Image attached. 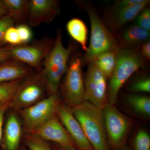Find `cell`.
<instances>
[{
    "label": "cell",
    "mask_w": 150,
    "mask_h": 150,
    "mask_svg": "<svg viewBox=\"0 0 150 150\" xmlns=\"http://www.w3.org/2000/svg\"><path fill=\"white\" fill-rule=\"evenodd\" d=\"M71 109L93 150H109L102 109L86 101Z\"/></svg>",
    "instance_id": "6da1fadb"
},
{
    "label": "cell",
    "mask_w": 150,
    "mask_h": 150,
    "mask_svg": "<svg viewBox=\"0 0 150 150\" xmlns=\"http://www.w3.org/2000/svg\"><path fill=\"white\" fill-rule=\"evenodd\" d=\"M74 48L73 45L65 47L62 32H57L54 46L43 63L48 96L58 93L61 80L67 73L69 59Z\"/></svg>",
    "instance_id": "7a4b0ae2"
},
{
    "label": "cell",
    "mask_w": 150,
    "mask_h": 150,
    "mask_svg": "<svg viewBox=\"0 0 150 150\" xmlns=\"http://www.w3.org/2000/svg\"><path fill=\"white\" fill-rule=\"evenodd\" d=\"M145 59L132 48H119L116 52V64L109 78L108 103L114 105L121 87L134 73L145 65Z\"/></svg>",
    "instance_id": "3957f363"
},
{
    "label": "cell",
    "mask_w": 150,
    "mask_h": 150,
    "mask_svg": "<svg viewBox=\"0 0 150 150\" xmlns=\"http://www.w3.org/2000/svg\"><path fill=\"white\" fill-rule=\"evenodd\" d=\"M85 8L90 21L91 32L89 46L82 61L88 64L98 55L117 51L119 47L115 36L105 26L94 7L87 4Z\"/></svg>",
    "instance_id": "277c9868"
},
{
    "label": "cell",
    "mask_w": 150,
    "mask_h": 150,
    "mask_svg": "<svg viewBox=\"0 0 150 150\" xmlns=\"http://www.w3.org/2000/svg\"><path fill=\"white\" fill-rule=\"evenodd\" d=\"M58 93L48 96L35 104L18 111L24 134H32L56 113L60 104Z\"/></svg>",
    "instance_id": "5b68a950"
},
{
    "label": "cell",
    "mask_w": 150,
    "mask_h": 150,
    "mask_svg": "<svg viewBox=\"0 0 150 150\" xmlns=\"http://www.w3.org/2000/svg\"><path fill=\"white\" fill-rule=\"evenodd\" d=\"M46 93V81L43 70L23 80L11 99L9 110L18 112L43 99Z\"/></svg>",
    "instance_id": "8992f818"
},
{
    "label": "cell",
    "mask_w": 150,
    "mask_h": 150,
    "mask_svg": "<svg viewBox=\"0 0 150 150\" xmlns=\"http://www.w3.org/2000/svg\"><path fill=\"white\" fill-rule=\"evenodd\" d=\"M55 39L44 38L30 44L17 46H6L11 59L39 71L42 65L54 46Z\"/></svg>",
    "instance_id": "52a82bcc"
},
{
    "label": "cell",
    "mask_w": 150,
    "mask_h": 150,
    "mask_svg": "<svg viewBox=\"0 0 150 150\" xmlns=\"http://www.w3.org/2000/svg\"><path fill=\"white\" fill-rule=\"evenodd\" d=\"M82 64L79 56H73L62 85L64 99L70 107H74L83 101L85 87Z\"/></svg>",
    "instance_id": "ba28073f"
},
{
    "label": "cell",
    "mask_w": 150,
    "mask_h": 150,
    "mask_svg": "<svg viewBox=\"0 0 150 150\" xmlns=\"http://www.w3.org/2000/svg\"><path fill=\"white\" fill-rule=\"evenodd\" d=\"M107 81V78L92 62L88 63L83 101H88L103 110L108 104Z\"/></svg>",
    "instance_id": "9c48e42d"
},
{
    "label": "cell",
    "mask_w": 150,
    "mask_h": 150,
    "mask_svg": "<svg viewBox=\"0 0 150 150\" xmlns=\"http://www.w3.org/2000/svg\"><path fill=\"white\" fill-rule=\"evenodd\" d=\"M102 110L106 135L110 144L113 147L119 148L129 133L130 121L114 105L108 103Z\"/></svg>",
    "instance_id": "30bf717a"
},
{
    "label": "cell",
    "mask_w": 150,
    "mask_h": 150,
    "mask_svg": "<svg viewBox=\"0 0 150 150\" xmlns=\"http://www.w3.org/2000/svg\"><path fill=\"white\" fill-rule=\"evenodd\" d=\"M32 134L46 142L56 143L65 149H76L74 142L61 123L56 113L51 116Z\"/></svg>",
    "instance_id": "8fae6325"
},
{
    "label": "cell",
    "mask_w": 150,
    "mask_h": 150,
    "mask_svg": "<svg viewBox=\"0 0 150 150\" xmlns=\"http://www.w3.org/2000/svg\"><path fill=\"white\" fill-rule=\"evenodd\" d=\"M60 5L56 0L28 1V24L36 27L43 23H48L60 14Z\"/></svg>",
    "instance_id": "7c38bea8"
},
{
    "label": "cell",
    "mask_w": 150,
    "mask_h": 150,
    "mask_svg": "<svg viewBox=\"0 0 150 150\" xmlns=\"http://www.w3.org/2000/svg\"><path fill=\"white\" fill-rule=\"evenodd\" d=\"M56 113L76 146L81 150H94L80 124L73 114L71 108L60 104L57 108Z\"/></svg>",
    "instance_id": "4fadbf2b"
},
{
    "label": "cell",
    "mask_w": 150,
    "mask_h": 150,
    "mask_svg": "<svg viewBox=\"0 0 150 150\" xmlns=\"http://www.w3.org/2000/svg\"><path fill=\"white\" fill-rule=\"evenodd\" d=\"M150 1L144 0L143 2L128 7L109 8L105 13V25L112 30H118L136 18L139 13L147 7Z\"/></svg>",
    "instance_id": "5bb4252c"
},
{
    "label": "cell",
    "mask_w": 150,
    "mask_h": 150,
    "mask_svg": "<svg viewBox=\"0 0 150 150\" xmlns=\"http://www.w3.org/2000/svg\"><path fill=\"white\" fill-rule=\"evenodd\" d=\"M9 112L4 123L1 150H19L23 137L22 124L18 112Z\"/></svg>",
    "instance_id": "9a60e30c"
},
{
    "label": "cell",
    "mask_w": 150,
    "mask_h": 150,
    "mask_svg": "<svg viewBox=\"0 0 150 150\" xmlns=\"http://www.w3.org/2000/svg\"><path fill=\"white\" fill-rule=\"evenodd\" d=\"M35 73L31 67L12 59L0 62V83L25 79Z\"/></svg>",
    "instance_id": "2e32d148"
},
{
    "label": "cell",
    "mask_w": 150,
    "mask_h": 150,
    "mask_svg": "<svg viewBox=\"0 0 150 150\" xmlns=\"http://www.w3.org/2000/svg\"><path fill=\"white\" fill-rule=\"evenodd\" d=\"M150 32L137 25H131L115 38L119 48H132L149 41Z\"/></svg>",
    "instance_id": "e0dca14e"
},
{
    "label": "cell",
    "mask_w": 150,
    "mask_h": 150,
    "mask_svg": "<svg viewBox=\"0 0 150 150\" xmlns=\"http://www.w3.org/2000/svg\"><path fill=\"white\" fill-rule=\"evenodd\" d=\"M14 24H28V1L2 0Z\"/></svg>",
    "instance_id": "ac0fdd59"
},
{
    "label": "cell",
    "mask_w": 150,
    "mask_h": 150,
    "mask_svg": "<svg viewBox=\"0 0 150 150\" xmlns=\"http://www.w3.org/2000/svg\"><path fill=\"white\" fill-rule=\"evenodd\" d=\"M67 29L69 35L81 46L84 51H87L88 29L85 23L81 19L72 18L67 22Z\"/></svg>",
    "instance_id": "d6986e66"
},
{
    "label": "cell",
    "mask_w": 150,
    "mask_h": 150,
    "mask_svg": "<svg viewBox=\"0 0 150 150\" xmlns=\"http://www.w3.org/2000/svg\"><path fill=\"white\" fill-rule=\"evenodd\" d=\"M117 51L105 52L96 56L91 62L101 71L107 79L110 78L115 69Z\"/></svg>",
    "instance_id": "ffe728a7"
},
{
    "label": "cell",
    "mask_w": 150,
    "mask_h": 150,
    "mask_svg": "<svg viewBox=\"0 0 150 150\" xmlns=\"http://www.w3.org/2000/svg\"><path fill=\"white\" fill-rule=\"evenodd\" d=\"M126 100L136 112L146 116L150 115V98L149 97L131 94L128 95Z\"/></svg>",
    "instance_id": "44dd1931"
},
{
    "label": "cell",
    "mask_w": 150,
    "mask_h": 150,
    "mask_svg": "<svg viewBox=\"0 0 150 150\" xmlns=\"http://www.w3.org/2000/svg\"><path fill=\"white\" fill-rule=\"evenodd\" d=\"M22 139L28 150H52L47 142L35 134H24Z\"/></svg>",
    "instance_id": "7402d4cb"
},
{
    "label": "cell",
    "mask_w": 150,
    "mask_h": 150,
    "mask_svg": "<svg viewBox=\"0 0 150 150\" xmlns=\"http://www.w3.org/2000/svg\"><path fill=\"white\" fill-rule=\"evenodd\" d=\"M24 79L0 83V102L12 99Z\"/></svg>",
    "instance_id": "603a6c76"
},
{
    "label": "cell",
    "mask_w": 150,
    "mask_h": 150,
    "mask_svg": "<svg viewBox=\"0 0 150 150\" xmlns=\"http://www.w3.org/2000/svg\"><path fill=\"white\" fill-rule=\"evenodd\" d=\"M134 150H150V137L146 131H138L134 139Z\"/></svg>",
    "instance_id": "cb8c5ba5"
},
{
    "label": "cell",
    "mask_w": 150,
    "mask_h": 150,
    "mask_svg": "<svg viewBox=\"0 0 150 150\" xmlns=\"http://www.w3.org/2000/svg\"><path fill=\"white\" fill-rule=\"evenodd\" d=\"M128 90L133 92L150 93V78L144 77L138 79L131 84Z\"/></svg>",
    "instance_id": "d4e9b609"
},
{
    "label": "cell",
    "mask_w": 150,
    "mask_h": 150,
    "mask_svg": "<svg viewBox=\"0 0 150 150\" xmlns=\"http://www.w3.org/2000/svg\"><path fill=\"white\" fill-rule=\"evenodd\" d=\"M136 18V25L150 32V9L146 7L139 13Z\"/></svg>",
    "instance_id": "484cf974"
},
{
    "label": "cell",
    "mask_w": 150,
    "mask_h": 150,
    "mask_svg": "<svg viewBox=\"0 0 150 150\" xmlns=\"http://www.w3.org/2000/svg\"><path fill=\"white\" fill-rule=\"evenodd\" d=\"M4 42L5 44H8L11 46L21 45L16 27L12 26L7 30L4 38Z\"/></svg>",
    "instance_id": "4316f807"
},
{
    "label": "cell",
    "mask_w": 150,
    "mask_h": 150,
    "mask_svg": "<svg viewBox=\"0 0 150 150\" xmlns=\"http://www.w3.org/2000/svg\"><path fill=\"white\" fill-rule=\"evenodd\" d=\"M21 42V45L27 44L32 40L33 33L30 28L27 24H21L16 27Z\"/></svg>",
    "instance_id": "83f0119b"
},
{
    "label": "cell",
    "mask_w": 150,
    "mask_h": 150,
    "mask_svg": "<svg viewBox=\"0 0 150 150\" xmlns=\"http://www.w3.org/2000/svg\"><path fill=\"white\" fill-rule=\"evenodd\" d=\"M14 25L13 20L8 14L0 18V44H5L4 42L5 34L7 30Z\"/></svg>",
    "instance_id": "f1b7e54d"
},
{
    "label": "cell",
    "mask_w": 150,
    "mask_h": 150,
    "mask_svg": "<svg viewBox=\"0 0 150 150\" xmlns=\"http://www.w3.org/2000/svg\"><path fill=\"white\" fill-rule=\"evenodd\" d=\"M11 99L0 102V146L2 138L5 116L6 112L10 109Z\"/></svg>",
    "instance_id": "f546056e"
},
{
    "label": "cell",
    "mask_w": 150,
    "mask_h": 150,
    "mask_svg": "<svg viewBox=\"0 0 150 150\" xmlns=\"http://www.w3.org/2000/svg\"><path fill=\"white\" fill-rule=\"evenodd\" d=\"M144 0H120L116 1L113 7L117 8L128 7L143 2Z\"/></svg>",
    "instance_id": "4dcf8cb0"
},
{
    "label": "cell",
    "mask_w": 150,
    "mask_h": 150,
    "mask_svg": "<svg viewBox=\"0 0 150 150\" xmlns=\"http://www.w3.org/2000/svg\"><path fill=\"white\" fill-rule=\"evenodd\" d=\"M141 56L144 59L150 61V42L149 40L142 45L141 49Z\"/></svg>",
    "instance_id": "1f68e13d"
},
{
    "label": "cell",
    "mask_w": 150,
    "mask_h": 150,
    "mask_svg": "<svg viewBox=\"0 0 150 150\" xmlns=\"http://www.w3.org/2000/svg\"><path fill=\"white\" fill-rule=\"evenodd\" d=\"M0 44V62L7 61L11 59L6 46Z\"/></svg>",
    "instance_id": "d6a6232c"
},
{
    "label": "cell",
    "mask_w": 150,
    "mask_h": 150,
    "mask_svg": "<svg viewBox=\"0 0 150 150\" xmlns=\"http://www.w3.org/2000/svg\"><path fill=\"white\" fill-rule=\"evenodd\" d=\"M7 14H8L7 10L3 4L2 1L0 0V18Z\"/></svg>",
    "instance_id": "836d02e7"
},
{
    "label": "cell",
    "mask_w": 150,
    "mask_h": 150,
    "mask_svg": "<svg viewBox=\"0 0 150 150\" xmlns=\"http://www.w3.org/2000/svg\"><path fill=\"white\" fill-rule=\"evenodd\" d=\"M58 150H77L76 149H65V148H63L59 146V148L58 149Z\"/></svg>",
    "instance_id": "e575fe53"
},
{
    "label": "cell",
    "mask_w": 150,
    "mask_h": 150,
    "mask_svg": "<svg viewBox=\"0 0 150 150\" xmlns=\"http://www.w3.org/2000/svg\"><path fill=\"white\" fill-rule=\"evenodd\" d=\"M21 150H28L27 149V148H26V147H23L22 148H21Z\"/></svg>",
    "instance_id": "d590c367"
},
{
    "label": "cell",
    "mask_w": 150,
    "mask_h": 150,
    "mask_svg": "<svg viewBox=\"0 0 150 150\" xmlns=\"http://www.w3.org/2000/svg\"><path fill=\"white\" fill-rule=\"evenodd\" d=\"M122 150H130L129 149H128V148H124V149H122Z\"/></svg>",
    "instance_id": "8d00e7d4"
}]
</instances>
